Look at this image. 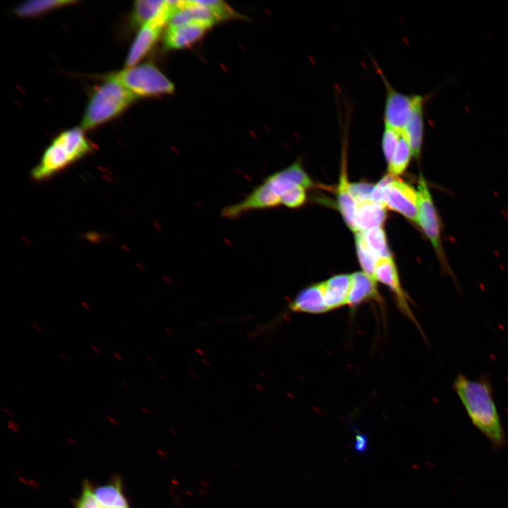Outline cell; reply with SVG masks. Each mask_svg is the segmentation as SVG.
I'll return each instance as SVG.
<instances>
[{"label": "cell", "instance_id": "1", "mask_svg": "<svg viewBox=\"0 0 508 508\" xmlns=\"http://www.w3.org/2000/svg\"><path fill=\"white\" fill-rule=\"evenodd\" d=\"M470 420L495 449L507 444L506 435L493 398L490 379L472 380L459 373L452 385Z\"/></svg>", "mask_w": 508, "mask_h": 508}, {"label": "cell", "instance_id": "2", "mask_svg": "<svg viewBox=\"0 0 508 508\" xmlns=\"http://www.w3.org/2000/svg\"><path fill=\"white\" fill-rule=\"evenodd\" d=\"M313 185L301 161L297 159L285 169L267 176L241 201L224 207L221 216L236 219L248 212L277 207L282 205L284 194L291 188L302 186L307 189Z\"/></svg>", "mask_w": 508, "mask_h": 508}, {"label": "cell", "instance_id": "3", "mask_svg": "<svg viewBox=\"0 0 508 508\" xmlns=\"http://www.w3.org/2000/svg\"><path fill=\"white\" fill-rule=\"evenodd\" d=\"M94 147L80 127L62 131L45 149L32 176L35 180L48 179L86 156Z\"/></svg>", "mask_w": 508, "mask_h": 508}, {"label": "cell", "instance_id": "4", "mask_svg": "<svg viewBox=\"0 0 508 508\" xmlns=\"http://www.w3.org/2000/svg\"><path fill=\"white\" fill-rule=\"evenodd\" d=\"M104 80L91 92L80 123L84 131L116 118L138 99L119 82L107 78Z\"/></svg>", "mask_w": 508, "mask_h": 508}, {"label": "cell", "instance_id": "5", "mask_svg": "<svg viewBox=\"0 0 508 508\" xmlns=\"http://www.w3.org/2000/svg\"><path fill=\"white\" fill-rule=\"evenodd\" d=\"M121 84L137 98L171 94L174 84L152 62L125 68L104 76Z\"/></svg>", "mask_w": 508, "mask_h": 508}, {"label": "cell", "instance_id": "6", "mask_svg": "<svg viewBox=\"0 0 508 508\" xmlns=\"http://www.w3.org/2000/svg\"><path fill=\"white\" fill-rule=\"evenodd\" d=\"M418 224L430 240L444 267L447 270L445 255L441 242V229L439 217L427 183L422 174L418 184Z\"/></svg>", "mask_w": 508, "mask_h": 508}, {"label": "cell", "instance_id": "7", "mask_svg": "<svg viewBox=\"0 0 508 508\" xmlns=\"http://www.w3.org/2000/svg\"><path fill=\"white\" fill-rule=\"evenodd\" d=\"M386 90L384 105V126L402 133L421 95H410L397 90L377 67Z\"/></svg>", "mask_w": 508, "mask_h": 508}, {"label": "cell", "instance_id": "8", "mask_svg": "<svg viewBox=\"0 0 508 508\" xmlns=\"http://www.w3.org/2000/svg\"><path fill=\"white\" fill-rule=\"evenodd\" d=\"M172 12L169 1L165 9L155 19L142 26L138 32L126 56L125 68H131L150 51L159 37L164 25H167Z\"/></svg>", "mask_w": 508, "mask_h": 508}, {"label": "cell", "instance_id": "9", "mask_svg": "<svg viewBox=\"0 0 508 508\" xmlns=\"http://www.w3.org/2000/svg\"><path fill=\"white\" fill-rule=\"evenodd\" d=\"M383 203L385 207L418 224L417 190L406 182L394 178L384 188Z\"/></svg>", "mask_w": 508, "mask_h": 508}, {"label": "cell", "instance_id": "10", "mask_svg": "<svg viewBox=\"0 0 508 508\" xmlns=\"http://www.w3.org/2000/svg\"><path fill=\"white\" fill-rule=\"evenodd\" d=\"M375 277L376 282H380L389 288L394 295L397 306L401 313L414 324L426 339L422 328L409 306V302H411V301L401 287L397 267L392 257L377 260Z\"/></svg>", "mask_w": 508, "mask_h": 508}, {"label": "cell", "instance_id": "11", "mask_svg": "<svg viewBox=\"0 0 508 508\" xmlns=\"http://www.w3.org/2000/svg\"><path fill=\"white\" fill-rule=\"evenodd\" d=\"M211 27L198 23L167 25L163 33V45L166 49H180L196 42Z\"/></svg>", "mask_w": 508, "mask_h": 508}, {"label": "cell", "instance_id": "12", "mask_svg": "<svg viewBox=\"0 0 508 508\" xmlns=\"http://www.w3.org/2000/svg\"><path fill=\"white\" fill-rule=\"evenodd\" d=\"M344 141L341 166L337 190V206L346 225L356 234L358 232L355 221L356 202L350 191V183L348 180L346 168V145H345L346 140Z\"/></svg>", "mask_w": 508, "mask_h": 508}, {"label": "cell", "instance_id": "13", "mask_svg": "<svg viewBox=\"0 0 508 508\" xmlns=\"http://www.w3.org/2000/svg\"><path fill=\"white\" fill-rule=\"evenodd\" d=\"M351 277L347 300L349 307L354 310L362 303L368 301H375L380 306H383V300L374 280L363 272H356L351 274Z\"/></svg>", "mask_w": 508, "mask_h": 508}, {"label": "cell", "instance_id": "14", "mask_svg": "<svg viewBox=\"0 0 508 508\" xmlns=\"http://www.w3.org/2000/svg\"><path fill=\"white\" fill-rule=\"evenodd\" d=\"M351 279V274H341L322 282L324 301L328 312L347 306Z\"/></svg>", "mask_w": 508, "mask_h": 508}, {"label": "cell", "instance_id": "15", "mask_svg": "<svg viewBox=\"0 0 508 508\" xmlns=\"http://www.w3.org/2000/svg\"><path fill=\"white\" fill-rule=\"evenodd\" d=\"M424 97L421 96L401 133L408 142L413 157H420L424 134L423 104Z\"/></svg>", "mask_w": 508, "mask_h": 508}, {"label": "cell", "instance_id": "16", "mask_svg": "<svg viewBox=\"0 0 508 508\" xmlns=\"http://www.w3.org/2000/svg\"><path fill=\"white\" fill-rule=\"evenodd\" d=\"M94 492L97 500L104 508L129 507L123 480L118 475L113 476L104 484L94 486Z\"/></svg>", "mask_w": 508, "mask_h": 508}, {"label": "cell", "instance_id": "17", "mask_svg": "<svg viewBox=\"0 0 508 508\" xmlns=\"http://www.w3.org/2000/svg\"><path fill=\"white\" fill-rule=\"evenodd\" d=\"M385 208L371 200L357 202L355 221L358 231L382 227L386 219Z\"/></svg>", "mask_w": 508, "mask_h": 508}, {"label": "cell", "instance_id": "18", "mask_svg": "<svg viewBox=\"0 0 508 508\" xmlns=\"http://www.w3.org/2000/svg\"><path fill=\"white\" fill-rule=\"evenodd\" d=\"M167 1L139 0L134 2L131 13V25L135 28L157 18L167 7Z\"/></svg>", "mask_w": 508, "mask_h": 508}, {"label": "cell", "instance_id": "19", "mask_svg": "<svg viewBox=\"0 0 508 508\" xmlns=\"http://www.w3.org/2000/svg\"><path fill=\"white\" fill-rule=\"evenodd\" d=\"M75 2V1L71 0L27 1L18 5L15 9V12L20 17H34L63 6H66Z\"/></svg>", "mask_w": 508, "mask_h": 508}, {"label": "cell", "instance_id": "20", "mask_svg": "<svg viewBox=\"0 0 508 508\" xmlns=\"http://www.w3.org/2000/svg\"><path fill=\"white\" fill-rule=\"evenodd\" d=\"M411 147L401 135L392 157L388 164V174L394 177L402 174L412 157Z\"/></svg>", "mask_w": 508, "mask_h": 508}, {"label": "cell", "instance_id": "21", "mask_svg": "<svg viewBox=\"0 0 508 508\" xmlns=\"http://www.w3.org/2000/svg\"><path fill=\"white\" fill-rule=\"evenodd\" d=\"M355 244L357 256L363 269V272L377 282L375 280V273L378 259L368 248L365 243L363 231L356 233Z\"/></svg>", "mask_w": 508, "mask_h": 508}, {"label": "cell", "instance_id": "22", "mask_svg": "<svg viewBox=\"0 0 508 508\" xmlns=\"http://www.w3.org/2000/svg\"><path fill=\"white\" fill-rule=\"evenodd\" d=\"M363 235L368 248L378 260L392 257L382 227L364 231Z\"/></svg>", "mask_w": 508, "mask_h": 508}, {"label": "cell", "instance_id": "23", "mask_svg": "<svg viewBox=\"0 0 508 508\" xmlns=\"http://www.w3.org/2000/svg\"><path fill=\"white\" fill-rule=\"evenodd\" d=\"M73 508H104L96 498L92 483L84 479L79 496L74 500Z\"/></svg>", "mask_w": 508, "mask_h": 508}, {"label": "cell", "instance_id": "24", "mask_svg": "<svg viewBox=\"0 0 508 508\" xmlns=\"http://www.w3.org/2000/svg\"><path fill=\"white\" fill-rule=\"evenodd\" d=\"M401 135V133L384 126L381 143L382 152L387 164L392 157Z\"/></svg>", "mask_w": 508, "mask_h": 508}, {"label": "cell", "instance_id": "25", "mask_svg": "<svg viewBox=\"0 0 508 508\" xmlns=\"http://www.w3.org/2000/svg\"><path fill=\"white\" fill-rule=\"evenodd\" d=\"M306 188L302 186H296L289 189L283 195L282 205L290 209L301 207L306 201Z\"/></svg>", "mask_w": 508, "mask_h": 508}, {"label": "cell", "instance_id": "26", "mask_svg": "<svg viewBox=\"0 0 508 508\" xmlns=\"http://www.w3.org/2000/svg\"><path fill=\"white\" fill-rule=\"evenodd\" d=\"M374 186L375 185L366 181L350 183V191L356 203L370 200V195Z\"/></svg>", "mask_w": 508, "mask_h": 508}, {"label": "cell", "instance_id": "27", "mask_svg": "<svg viewBox=\"0 0 508 508\" xmlns=\"http://www.w3.org/2000/svg\"><path fill=\"white\" fill-rule=\"evenodd\" d=\"M356 433V439L353 443V449L359 454H364L368 451V441L366 435L361 433L354 426L353 427Z\"/></svg>", "mask_w": 508, "mask_h": 508}, {"label": "cell", "instance_id": "28", "mask_svg": "<svg viewBox=\"0 0 508 508\" xmlns=\"http://www.w3.org/2000/svg\"><path fill=\"white\" fill-rule=\"evenodd\" d=\"M31 326H32V327H33V328H34L35 330H37V331H39V332H42V327H41L40 325H39L38 324L35 323V322H32V323H31Z\"/></svg>", "mask_w": 508, "mask_h": 508}, {"label": "cell", "instance_id": "29", "mask_svg": "<svg viewBox=\"0 0 508 508\" xmlns=\"http://www.w3.org/2000/svg\"><path fill=\"white\" fill-rule=\"evenodd\" d=\"M91 349L97 354H99L102 353L101 350L96 346H94V345L91 346Z\"/></svg>", "mask_w": 508, "mask_h": 508}, {"label": "cell", "instance_id": "30", "mask_svg": "<svg viewBox=\"0 0 508 508\" xmlns=\"http://www.w3.org/2000/svg\"><path fill=\"white\" fill-rule=\"evenodd\" d=\"M59 357L66 362H68L70 361L69 358L64 353H59Z\"/></svg>", "mask_w": 508, "mask_h": 508}, {"label": "cell", "instance_id": "31", "mask_svg": "<svg viewBox=\"0 0 508 508\" xmlns=\"http://www.w3.org/2000/svg\"><path fill=\"white\" fill-rule=\"evenodd\" d=\"M113 356H114V358H116L119 361H122L123 360V357L118 353H116V352L113 353Z\"/></svg>", "mask_w": 508, "mask_h": 508}, {"label": "cell", "instance_id": "32", "mask_svg": "<svg viewBox=\"0 0 508 508\" xmlns=\"http://www.w3.org/2000/svg\"><path fill=\"white\" fill-rule=\"evenodd\" d=\"M80 304H81L82 306H83L86 310H91L90 306L89 304H87L86 302L82 301V302L80 303Z\"/></svg>", "mask_w": 508, "mask_h": 508}, {"label": "cell", "instance_id": "33", "mask_svg": "<svg viewBox=\"0 0 508 508\" xmlns=\"http://www.w3.org/2000/svg\"><path fill=\"white\" fill-rule=\"evenodd\" d=\"M121 383L122 385L124 386L126 388H130V384H128V383L127 382H126L125 380H122V381L121 382Z\"/></svg>", "mask_w": 508, "mask_h": 508}, {"label": "cell", "instance_id": "34", "mask_svg": "<svg viewBox=\"0 0 508 508\" xmlns=\"http://www.w3.org/2000/svg\"><path fill=\"white\" fill-rule=\"evenodd\" d=\"M4 411L5 412L11 414V413L7 409H5V408H4Z\"/></svg>", "mask_w": 508, "mask_h": 508}, {"label": "cell", "instance_id": "35", "mask_svg": "<svg viewBox=\"0 0 508 508\" xmlns=\"http://www.w3.org/2000/svg\"><path fill=\"white\" fill-rule=\"evenodd\" d=\"M121 508H131V507H130V506H129V507H121Z\"/></svg>", "mask_w": 508, "mask_h": 508}]
</instances>
